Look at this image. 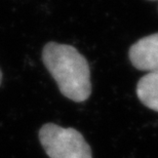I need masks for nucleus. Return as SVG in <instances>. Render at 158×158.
<instances>
[{"mask_svg":"<svg viewBox=\"0 0 158 158\" xmlns=\"http://www.w3.org/2000/svg\"><path fill=\"white\" fill-rule=\"evenodd\" d=\"M128 58L138 70L158 73V33L145 36L135 42L129 47Z\"/></svg>","mask_w":158,"mask_h":158,"instance_id":"obj_3","label":"nucleus"},{"mask_svg":"<svg viewBox=\"0 0 158 158\" xmlns=\"http://www.w3.org/2000/svg\"><path fill=\"white\" fill-rule=\"evenodd\" d=\"M137 96L144 106L158 112V73H148L139 80Z\"/></svg>","mask_w":158,"mask_h":158,"instance_id":"obj_4","label":"nucleus"},{"mask_svg":"<svg viewBox=\"0 0 158 158\" xmlns=\"http://www.w3.org/2000/svg\"><path fill=\"white\" fill-rule=\"evenodd\" d=\"M1 82H2V72L0 70V85H1Z\"/></svg>","mask_w":158,"mask_h":158,"instance_id":"obj_5","label":"nucleus"},{"mask_svg":"<svg viewBox=\"0 0 158 158\" xmlns=\"http://www.w3.org/2000/svg\"><path fill=\"white\" fill-rule=\"evenodd\" d=\"M149 1H155V0H149Z\"/></svg>","mask_w":158,"mask_h":158,"instance_id":"obj_6","label":"nucleus"},{"mask_svg":"<svg viewBox=\"0 0 158 158\" xmlns=\"http://www.w3.org/2000/svg\"><path fill=\"white\" fill-rule=\"evenodd\" d=\"M42 62L63 96L77 103L89 98V65L75 47L53 41L46 43L42 49Z\"/></svg>","mask_w":158,"mask_h":158,"instance_id":"obj_1","label":"nucleus"},{"mask_svg":"<svg viewBox=\"0 0 158 158\" xmlns=\"http://www.w3.org/2000/svg\"><path fill=\"white\" fill-rule=\"evenodd\" d=\"M38 138L49 158H93L90 146L75 128L46 123L39 129Z\"/></svg>","mask_w":158,"mask_h":158,"instance_id":"obj_2","label":"nucleus"}]
</instances>
